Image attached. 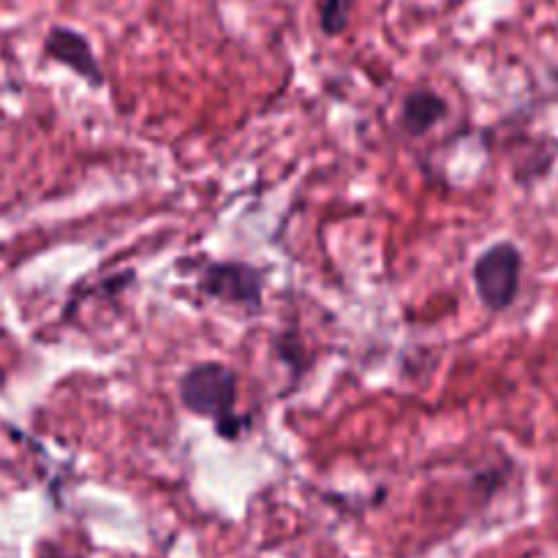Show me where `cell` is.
<instances>
[{"instance_id":"6da1fadb","label":"cell","mask_w":558,"mask_h":558,"mask_svg":"<svg viewBox=\"0 0 558 558\" xmlns=\"http://www.w3.org/2000/svg\"><path fill=\"white\" fill-rule=\"evenodd\" d=\"M238 398V376L221 363H199L189 368L180 379V401L196 417H207L216 423L218 436L238 439L240 420L234 409Z\"/></svg>"},{"instance_id":"7a4b0ae2","label":"cell","mask_w":558,"mask_h":558,"mask_svg":"<svg viewBox=\"0 0 558 558\" xmlns=\"http://www.w3.org/2000/svg\"><path fill=\"white\" fill-rule=\"evenodd\" d=\"M521 254L512 243H496L474 262V289L488 311H505L515 303L521 289Z\"/></svg>"},{"instance_id":"3957f363","label":"cell","mask_w":558,"mask_h":558,"mask_svg":"<svg viewBox=\"0 0 558 558\" xmlns=\"http://www.w3.org/2000/svg\"><path fill=\"white\" fill-rule=\"evenodd\" d=\"M196 287L218 303L240 305L245 311H259L262 305V272L243 262H207L202 265Z\"/></svg>"},{"instance_id":"277c9868","label":"cell","mask_w":558,"mask_h":558,"mask_svg":"<svg viewBox=\"0 0 558 558\" xmlns=\"http://www.w3.org/2000/svg\"><path fill=\"white\" fill-rule=\"evenodd\" d=\"M44 52L47 58L58 60V63L69 65L74 74H80L82 80L90 82L93 87L104 85V71L101 63H98L96 52H93L90 41H87L82 33H76L74 27L54 25L52 31L44 38Z\"/></svg>"},{"instance_id":"5b68a950","label":"cell","mask_w":558,"mask_h":558,"mask_svg":"<svg viewBox=\"0 0 558 558\" xmlns=\"http://www.w3.org/2000/svg\"><path fill=\"white\" fill-rule=\"evenodd\" d=\"M450 107H447L445 98L434 90H412L403 98L401 109V123L409 134L423 136L428 134L434 125H439L447 118Z\"/></svg>"},{"instance_id":"8992f818","label":"cell","mask_w":558,"mask_h":558,"mask_svg":"<svg viewBox=\"0 0 558 558\" xmlns=\"http://www.w3.org/2000/svg\"><path fill=\"white\" fill-rule=\"evenodd\" d=\"M357 0H316V14L325 36H341L349 25V14Z\"/></svg>"}]
</instances>
